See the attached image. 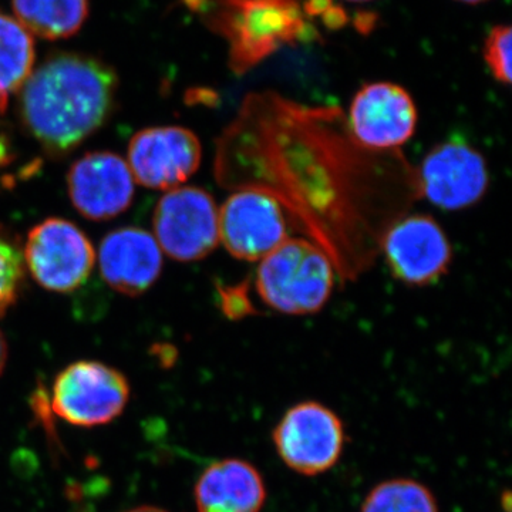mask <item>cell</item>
Returning <instances> with one entry per match:
<instances>
[{
    "label": "cell",
    "instance_id": "1",
    "mask_svg": "<svg viewBox=\"0 0 512 512\" xmlns=\"http://www.w3.org/2000/svg\"><path fill=\"white\" fill-rule=\"evenodd\" d=\"M414 168L400 150L363 147L339 107L276 92L249 93L215 153L218 183L271 195L343 281L372 268L387 229L419 200Z\"/></svg>",
    "mask_w": 512,
    "mask_h": 512
},
{
    "label": "cell",
    "instance_id": "2",
    "mask_svg": "<svg viewBox=\"0 0 512 512\" xmlns=\"http://www.w3.org/2000/svg\"><path fill=\"white\" fill-rule=\"evenodd\" d=\"M117 86L109 64L79 53H57L22 87L23 123L47 150H73L110 116Z\"/></svg>",
    "mask_w": 512,
    "mask_h": 512
},
{
    "label": "cell",
    "instance_id": "3",
    "mask_svg": "<svg viewBox=\"0 0 512 512\" xmlns=\"http://www.w3.org/2000/svg\"><path fill=\"white\" fill-rule=\"evenodd\" d=\"M228 43L232 72L245 74L285 46L319 39L303 0H184Z\"/></svg>",
    "mask_w": 512,
    "mask_h": 512
},
{
    "label": "cell",
    "instance_id": "4",
    "mask_svg": "<svg viewBox=\"0 0 512 512\" xmlns=\"http://www.w3.org/2000/svg\"><path fill=\"white\" fill-rule=\"evenodd\" d=\"M336 271L329 256L306 238H288L256 269L255 286L266 306L285 315H312L328 303Z\"/></svg>",
    "mask_w": 512,
    "mask_h": 512
},
{
    "label": "cell",
    "instance_id": "5",
    "mask_svg": "<svg viewBox=\"0 0 512 512\" xmlns=\"http://www.w3.org/2000/svg\"><path fill=\"white\" fill-rule=\"evenodd\" d=\"M279 458L305 477L332 470L345 450L346 431L338 414L325 404L306 400L292 406L272 431Z\"/></svg>",
    "mask_w": 512,
    "mask_h": 512
},
{
    "label": "cell",
    "instance_id": "6",
    "mask_svg": "<svg viewBox=\"0 0 512 512\" xmlns=\"http://www.w3.org/2000/svg\"><path fill=\"white\" fill-rule=\"evenodd\" d=\"M128 399L127 377L114 367L94 360L67 366L53 383V412L74 426L110 423L124 412Z\"/></svg>",
    "mask_w": 512,
    "mask_h": 512
},
{
    "label": "cell",
    "instance_id": "7",
    "mask_svg": "<svg viewBox=\"0 0 512 512\" xmlns=\"http://www.w3.org/2000/svg\"><path fill=\"white\" fill-rule=\"evenodd\" d=\"M153 224L161 251L178 262L200 261L220 242L217 204L201 188L168 191L158 201Z\"/></svg>",
    "mask_w": 512,
    "mask_h": 512
},
{
    "label": "cell",
    "instance_id": "8",
    "mask_svg": "<svg viewBox=\"0 0 512 512\" xmlns=\"http://www.w3.org/2000/svg\"><path fill=\"white\" fill-rule=\"evenodd\" d=\"M414 170L419 198L446 211L473 207L483 200L490 185L483 154L458 140L431 148Z\"/></svg>",
    "mask_w": 512,
    "mask_h": 512
},
{
    "label": "cell",
    "instance_id": "9",
    "mask_svg": "<svg viewBox=\"0 0 512 512\" xmlns=\"http://www.w3.org/2000/svg\"><path fill=\"white\" fill-rule=\"evenodd\" d=\"M25 258L37 284L53 292H72L92 274L96 254L76 225L50 218L30 231Z\"/></svg>",
    "mask_w": 512,
    "mask_h": 512
},
{
    "label": "cell",
    "instance_id": "10",
    "mask_svg": "<svg viewBox=\"0 0 512 512\" xmlns=\"http://www.w3.org/2000/svg\"><path fill=\"white\" fill-rule=\"evenodd\" d=\"M380 255L397 281L409 286H427L447 274L453 261V248L434 218L406 214L387 229Z\"/></svg>",
    "mask_w": 512,
    "mask_h": 512
},
{
    "label": "cell",
    "instance_id": "11",
    "mask_svg": "<svg viewBox=\"0 0 512 512\" xmlns=\"http://www.w3.org/2000/svg\"><path fill=\"white\" fill-rule=\"evenodd\" d=\"M220 241L241 261L261 262L288 239V218L278 201L256 190H239L218 210Z\"/></svg>",
    "mask_w": 512,
    "mask_h": 512
},
{
    "label": "cell",
    "instance_id": "12",
    "mask_svg": "<svg viewBox=\"0 0 512 512\" xmlns=\"http://www.w3.org/2000/svg\"><path fill=\"white\" fill-rule=\"evenodd\" d=\"M416 103L404 87L375 82L360 87L346 114L353 137L373 151L400 150L417 127Z\"/></svg>",
    "mask_w": 512,
    "mask_h": 512
},
{
    "label": "cell",
    "instance_id": "13",
    "mask_svg": "<svg viewBox=\"0 0 512 512\" xmlns=\"http://www.w3.org/2000/svg\"><path fill=\"white\" fill-rule=\"evenodd\" d=\"M201 143L191 130L167 126L140 131L128 146L134 180L153 190H174L197 173Z\"/></svg>",
    "mask_w": 512,
    "mask_h": 512
},
{
    "label": "cell",
    "instance_id": "14",
    "mask_svg": "<svg viewBox=\"0 0 512 512\" xmlns=\"http://www.w3.org/2000/svg\"><path fill=\"white\" fill-rule=\"evenodd\" d=\"M67 187L74 208L93 221L117 217L134 197L128 164L109 151H96L77 160L67 175Z\"/></svg>",
    "mask_w": 512,
    "mask_h": 512
},
{
    "label": "cell",
    "instance_id": "15",
    "mask_svg": "<svg viewBox=\"0 0 512 512\" xmlns=\"http://www.w3.org/2000/svg\"><path fill=\"white\" fill-rule=\"evenodd\" d=\"M99 264L107 285L137 296L156 284L163 269V251L144 229L120 228L101 242Z\"/></svg>",
    "mask_w": 512,
    "mask_h": 512
},
{
    "label": "cell",
    "instance_id": "16",
    "mask_svg": "<svg viewBox=\"0 0 512 512\" xmlns=\"http://www.w3.org/2000/svg\"><path fill=\"white\" fill-rule=\"evenodd\" d=\"M198 512H261L268 497L258 468L224 458L205 468L194 490Z\"/></svg>",
    "mask_w": 512,
    "mask_h": 512
},
{
    "label": "cell",
    "instance_id": "17",
    "mask_svg": "<svg viewBox=\"0 0 512 512\" xmlns=\"http://www.w3.org/2000/svg\"><path fill=\"white\" fill-rule=\"evenodd\" d=\"M16 20L30 35L46 40L69 39L89 18V0H12Z\"/></svg>",
    "mask_w": 512,
    "mask_h": 512
},
{
    "label": "cell",
    "instance_id": "18",
    "mask_svg": "<svg viewBox=\"0 0 512 512\" xmlns=\"http://www.w3.org/2000/svg\"><path fill=\"white\" fill-rule=\"evenodd\" d=\"M35 42L15 18L0 13V111L9 96L28 82L35 64Z\"/></svg>",
    "mask_w": 512,
    "mask_h": 512
},
{
    "label": "cell",
    "instance_id": "19",
    "mask_svg": "<svg viewBox=\"0 0 512 512\" xmlns=\"http://www.w3.org/2000/svg\"><path fill=\"white\" fill-rule=\"evenodd\" d=\"M360 512H440L430 488L413 478H393L372 488Z\"/></svg>",
    "mask_w": 512,
    "mask_h": 512
},
{
    "label": "cell",
    "instance_id": "20",
    "mask_svg": "<svg viewBox=\"0 0 512 512\" xmlns=\"http://www.w3.org/2000/svg\"><path fill=\"white\" fill-rule=\"evenodd\" d=\"M511 26L497 25L490 30L484 42V60L498 83L511 84Z\"/></svg>",
    "mask_w": 512,
    "mask_h": 512
},
{
    "label": "cell",
    "instance_id": "21",
    "mask_svg": "<svg viewBox=\"0 0 512 512\" xmlns=\"http://www.w3.org/2000/svg\"><path fill=\"white\" fill-rule=\"evenodd\" d=\"M22 276V258L18 251L0 239V316L8 311L18 298Z\"/></svg>",
    "mask_w": 512,
    "mask_h": 512
},
{
    "label": "cell",
    "instance_id": "22",
    "mask_svg": "<svg viewBox=\"0 0 512 512\" xmlns=\"http://www.w3.org/2000/svg\"><path fill=\"white\" fill-rule=\"evenodd\" d=\"M222 311L229 319H242L254 313L248 299L247 286L220 289Z\"/></svg>",
    "mask_w": 512,
    "mask_h": 512
},
{
    "label": "cell",
    "instance_id": "23",
    "mask_svg": "<svg viewBox=\"0 0 512 512\" xmlns=\"http://www.w3.org/2000/svg\"><path fill=\"white\" fill-rule=\"evenodd\" d=\"M6 360H8V343H6L3 333L0 332V375H2L3 369H5Z\"/></svg>",
    "mask_w": 512,
    "mask_h": 512
},
{
    "label": "cell",
    "instance_id": "24",
    "mask_svg": "<svg viewBox=\"0 0 512 512\" xmlns=\"http://www.w3.org/2000/svg\"><path fill=\"white\" fill-rule=\"evenodd\" d=\"M124 512H168L163 510V508L153 507V505H143V507L133 508V510H128Z\"/></svg>",
    "mask_w": 512,
    "mask_h": 512
},
{
    "label": "cell",
    "instance_id": "25",
    "mask_svg": "<svg viewBox=\"0 0 512 512\" xmlns=\"http://www.w3.org/2000/svg\"><path fill=\"white\" fill-rule=\"evenodd\" d=\"M464 5H481V3L490 2V0H456Z\"/></svg>",
    "mask_w": 512,
    "mask_h": 512
},
{
    "label": "cell",
    "instance_id": "26",
    "mask_svg": "<svg viewBox=\"0 0 512 512\" xmlns=\"http://www.w3.org/2000/svg\"><path fill=\"white\" fill-rule=\"evenodd\" d=\"M6 160H8V157H6V147L3 146L2 140H0V165L5 163Z\"/></svg>",
    "mask_w": 512,
    "mask_h": 512
},
{
    "label": "cell",
    "instance_id": "27",
    "mask_svg": "<svg viewBox=\"0 0 512 512\" xmlns=\"http://www.w3.org/2000/svg\"><path fill=\"white\" fill-rule=\"evenodd\" d=\"M348 2H352V3H366V2H372V0H348Z\"/></svg>",
    "mask_w": 512,
    "mask_h": 512
}]
</instances>
